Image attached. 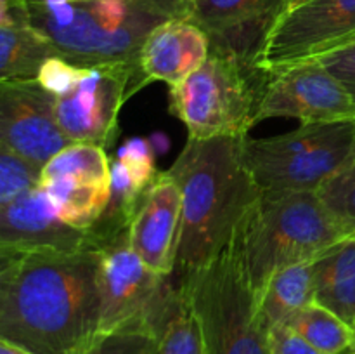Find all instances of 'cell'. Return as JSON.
<instances>
[{
    "mask_svg": "<svg viewBox=\"0 0 355 354\" xmlns=\"http://www.w3.org/2000/svg\"><path fill=\"white\" fill-rule=\"evenodd\" d=\"M101 248L0 250V339L35 354H82L101 333Z\"/></svg>",
    "mask_w": 355,
    "mask_h": 354,
    "instance_id": "obj_1",
    "label": "cell"
},
{
    "mask_svg": "<svg viewBox=\"0 0 355 354\" xmlns=\"http://www.w3.org/2000/svg\"><path fill=\"white\" fill-rule=\"evenodd\" d=\"M246 137L187 139L182 153L166 170L182 193V231L172 274L175 285L229 245L260 196L245 163Z\"/></svg>",
    "mask_w": 355,
    "mask_h": 354,
    "instance_id": "obj_2",
    "label": "cell"
},
{
    "mask_svg": "<svg viewBox=\"0 0 355 354\" xmlns=\"http://www.w3.org/2000/svg\"><path fill=\"white\" fill-rule=\"evenodd\" d=\"M26 9L59 58L92 69L141 65L148 35L177 17L144 0H26Z\"/></svg>",
    "mask_w": 355,
    "mask_h": 354,
    "instance_id": "obj_3",
    "label": "cell"
},
{
    "mask_svg": "<svg viewBox=\"0 0 355 354\" xmlns=\"http://www.w3.org/2000/svg\"><path fill=\"white\" fill-rule=\"evenodd\" d=\"M347 231L314 191L260 193L236 231V245L257 297L277 271L311 262Z\"/></svg>",
    "mask_w": 355,
    "mask_h": 354,
    "instance_id": "obj_4",
    "label": "cell"
},
{
    "mask_svg": "<svg viewBox=\"0 0 355 354\" xmlns=\"http://www.w3.org/2000/svg\"><path fill=\"white\" fill-rule=\"evenodd\" d=\"M179 287L200 323L205 354H272L270 330L259 312L234 236Z\"/></svg>",
    "mask_w": 355,
    "mask_h": 354,
    "instance_id": "obj_5",
    "label": "cell"
},
{
    "mask_svg": "<svg viewBox=\"0 0 355 354\" xmlns=\"http://www.w3.org/2000/svg\"><path fill=\"white\" fill-rule=\"evenodd\" d=\"M267 75L252 61L210 49L207 61L170 87V111L187 128L189 139L248 135L257 124Z\"/></svg>",
    "mask_w": 355,
    "mask_h": 354,
    "instance_id": "obj_6",
    "label": "cell"
},
{
    "mask_svg": "<svg viewBox=\"0 0 355 354\" xmlns=\"http://www.w3.org/2000/svg\"><path fill=\"white\" fill-rule=\"evenodd\" d=\"M355 148V118L302 124L283 135L245 141V163L260 193H318Z\"/></svg>",
    "mask_w": 355,
    "mask_h": 354,
    "instance_id": "obj_7",
    "label": "cell"
},
{
    "mask_svg": "<svg viewBox=\"0 0 355 354\" xmlns=\"http://www.w3.org/2000/svg\"><path fill=\"white\" fill-rule=\"evenodd\" d=\"M101 332L139 325L162 339L186 301L172 276L149 269L128 243V231L101 246Z\"/></svg>",
    "mask_w": 355,
    "mask_h": 354,
    "instance_id": "obj_8",
    "label": "cell"
},
{
    "mask_svg": "<svg viewBox=\"0 0 355 354\" xmlns=\"http://www.w3.org/2000/svg\"><path fill=\"white\" fill-rule=\"evenodd\" d=\"M355 40V0H311L281 14L263 37L253 66L270 76Z\"/></svg>",
    "mask_w": 355,
    "mask_h": 354,
    "instance_id": "obj_9",
    "label": "cell"
},
{
    "mask_svg": "<svg viewBox=\"0 0 355 354\" xmlns=\"http://www.w3.org/2000/svg\"><path fill=\"white\" fill-rule=\"evenodd\" d=\"M146 83L149 82L141 65L90 69L68 92L54 96L58 125L71 142H87L106 149L118 134L121 106Z\"/></svg>",
    "mask_w": 355,
    "mask_h": 354,
    "instance_id": "obj_10",
    "label": "cell"
},
{
    "mask_svg": "<svg viewBox=\"0 0 355 354\" xmlns=\"http://www.w3.org/2000/svg\"><path fill=\"white\" fill-rule=\"evenodd\" d=\"M40 187L59 217L78 229H92L111 196V162L106 149L73 142L42 170Z\"/></svg>",
    "mask_w": 355,
    "mask_h": 354,
    "instance_id": "obj_11",
    "label": "cell"
},
{
    "mask_svg": "<svg viewBox=\"0 0 355 354\" xmlns=\"http://www.w3.org/2000/svg\"><path fill=\"white\" fill-rule=\"evenodd\" d=\"M297 118L302 124L355 118V103L345 87L319 61L286 66L267 78L257 124L267 118Z\"/></svg>",
    "mask_w": 355,
    "mask_h": 354,
    "instance_id": "obj_12",
    "label": "cell"
},
{
    "mask_svg": "<svg viewBox=\"0 0 355 354\" xmlns=\"http://www.w3.org/2000/svg\"><path fill=\"white\" fill-rule=\"evenodd\" d=\"M0 144L44 167L73 144L58 125L54 96L35 82H0Z\"/></svg>",
    "mask_w": 355,
    "mask_h": 354,
    "instance_id": "obj_13",
    "label": "cell"
},
{
    "mask_svg": "<svg viewBox=\"0 0 355 354\" xmlns=\"http://www.w3.org/2000/svg\"><path fill=\"white\" fill-rule=\"evenodd\" d=\"M101 248L92 229H78L58 215L40 186L0 203V250L82 252Z\"/></svg>",
    "mask_w": 355,
    "mask_h": 354,
    "instance_id": "obj_14",
    "label": "cell"
},
{
    "mask_svg": "<svg viewBox=\"0 0 355 354\" xmlns=\"http://www.w3.org/2000/svg\"><path fill=\"white\" fill-rule=\"evenodd\" d=\"M182 231V193L168 172H159L128 226V243L139 259L162 276H172Z\"/></svg>",
    "mask_w": 355,
    "mask_h": 354,
    "instance_id": "obj_15",
    "label": "cell"
},
{
    "mask_svg": "<svg viewBox=\"0 0 355 354\" xmlns=\"http://www.w3.org/2000/svg\"><path fill=\"white\" fill-rule=\"evenodd\" d=\"M290 0H196L187 19L210 37L211 49L253 62L263 37Z\"/></svg>",
    "mask_w": 355,
    "mask_h": 354,
    "instance_id": "obj_16",
    "label": "cell"
},
{
    "mask_svg": "<svg viewBox=\"0 0 355 354\" xmlns=\"http://www.w3.org/2000/svg\"><path fill=\"white\" fill-rule=\"evenodd\" d=\"M159 176L155 148L148 139L132 137L111 160V196L92 233L101 246L128 231L142 198Z\"/></svg>",
    "mask_w": 355,
    "mask_h": 354,
    "instance_id": "obj_17",
    "label": "cell"
},
{
    "mask_svg": "<svg viewBox=\"0 0 355 354\" xmlns=\"http://www.w3.org/2000/svg\"><path fill=\"white\" fill-rule=\"evenodd\" d=\"M210 37L186 17L158 24L141 49V68L148 82L170 87L196 71L210 56Z\"/></svg>",
    "mask_w": 355,
    "mask_h": 354,
    "instance_id": "obj_18",
    "label": "cell"
},
{
    "mask_svg": "<svg viewBox=\"0 0 355 354\" xmlns=\"http://www.w3.org/2000/svg\"><path fill=\"white\" fill-rule=\"evenodd\" d=\"M315 302L355 326V233L312 260Z\"/></svg>",
    "mask_w": 355,
    "mask_h": 354,
    "instance_id": "obj_19",
    "label": "cell"
},
{
    "mask_svg": "<svg viewBox=\"0 0 355 354\" xmlns=\"http://www.w3.org/2000/svg\"><path fill=\"white\" fill-rule=\"evenodd\" d=\"M54 56L51 42L30 21L0 23V82H35Z\"/></svg>",
    "mask_w": 355,
    "mask_h": 354,
    "instance_id": "obj_20",
    "label": "cell"
},
{
    "mask_svg": "<svg viewBox=\"0 0 355 354\" xmlns=\"http://www.w3.org/2000/svg\"><path fill=\"white\" fill-rule=\"evenodd\" d=\"M257 298L259 312L269 330L276 325H286L298 311L315 302L312 260L277 271Z\"/></svg>",
    "mask_w": 355,
    "mask_h": 354,
    "instance_id": "obj_21",
    "label": "cell"
},
{
    "mask_svg": "<svg viewBox=\"0 0 355 354\" xmlns=\"http://www.w3.org/2000/svg\"><path fill=\"white\" fill-rule=\"evenodd\" d=\"M286 325L324 354H347L354 347V326L318 302L298 311Z\"/></svg>",
    "mask_w": 355,
    "mask_h": 354,
    "instance_id": "obj_22",
    "label": "cell"
},
{
    "mask_svg": "<svg viewBox=\"0 0 355 354\" xmlns=\"http://www.w3.org/2000/svg\"><path fill=\"white\" fill-rule=\"evenodd\" d=\"M347 235L355 233V148L345 165L318 191Z\"/></svg>",
    "mask_w": 355,
    "mask_h": 354,
    "instance_id": "obj_23",
    "label": "cell"
},
{
    "mask_svg": "<svg viewBox=\"0 0 355 354\" xmlns=\"http://www.w3.org/2000/svg\"><path fill=\"white\" fill-rule=\"evenodd\" d=\"M159 339L139 325L101 332L82 354H158Z\"/></svg>",
    "mask_w": 355,
    "mask_h": 354,
    "instance_id": "obj_24",
    "label": "cell"
},
{
    "mask_svg": "<svg viewBox=\"0 0 355 354\" xmlns=\"http://www.w3.org/2000/svg\"><path fill=\"white\" fill-rule=\"evenodd\" d=\"M158 354H205L200 323L187 297L170 318L159 339Z\"/></svg>",
    "mask_w": 355,
    "mask_h": 354,
    "instance_id": "obj_25",
    "label": "cell"
},
{
    "mask_svg": "<svg viewBox=\"0 0 355 354\" xmlns=\"http://www.w3.org/2000/svg\"><path fill=\"white\" fill-rule=\"evenodd\" d=\"M42 169L0 144V203L40 186Z\"/></svg>",
    "mask_w": 355,
    "mask_h": 354,
    "instance_id": "obj_26",
    "label": "cell"
},
{
    "mask_svg": "<svg viewBox=\"0 0 355 354\" xmlns=\"http://www.w3.org/2000/svg\"><path fill=\"white\" fill-rule=\"evenodd\" d=\"M90 69L92 68H82V66L71 65L59 56H54L44 62L37 82L52 96H61L75 87L83 76L89 75Z\"/></svg>",
    "mask_w": 355,
    "mask_h": 354,
    "instance_id": "obj_27",
    "label": "cell"
},
{
    "mask_svg": "<svg viewBox=\"0 0 355 354\" xmlns=\"http://www.w3.org/2000/svg\"><path fill=\"white\" fill-rule=\"evenodd\" d=\"M343 87L355 103V40L315 58Z\"/></svg>",
    "mask_w": 355,
    "mask_h": 354,
    "instance_id": "obj_28",
    "label": "cell"
},
{
    "mask_svg": "<svg viewBox=\"0 0 355 354\" xmlns=\"http://www.w3.org/2000/svg\"><path fill=\"white\" fill-rule=\"evenodd\" d=\"M270 353L272 354H324L309 344L288 325H276L270 328Z\"/></svg>",
    "mask_w": 355,
    "mask_h": 354,
    "instance_id": "obj_29",
    "label": "cell"
},
{
    "mask_svg": "<svg viewBox=\"0 0 355 354\" xmlns=\"http://www.w3.org/2000/svg\"><path fill=\"white\" fill-rule=\"evenodd\" d=\"M0 354H35V353L17 346V344L9 342V340L0 339Z\"/></svg>",
    "mask_w": 355,
    "mask_h": 354,
    "instance_id": "obj_30",
    "label": "cell"
},
{
    "mask_svg": "<svg viewBox=\"0 0 355 354\" xmlns=\"http://www.w3.org/2000/svg\"><path fill=\"white\" fill-rule=\"evenodd\" d=\"M196 2V0H180V3H182V7L186 9L187 12V17H189V12H191V7H193V3Z\"/></svg>",
    "mask_w": 355,
    "mask_h": 354,
    "instance_id": "obj_31",
    "label": "cell"
},
{
    "mask_svg": "<svg viewBox=\"0 0 355 354\" xmlns=\"http://www.w3.org/2000/svg\"><path fill=\"white\" fill-rule=\"evenodd\" d=\"M305 2H311V0H290V3H288V9H293V7L302 6V3H305ZM286 10H284V12H286Z\"/></svg>",
    "mask_w": 355,
    "mask_h": 354,
    "instance_id": "obj_32",
    "label": "cell"
},
{
    "mask_svg": "<svg viewBox=\"0 0 355 354\" xmlns=\"http://www.w3.org/2000/svg\"><path fill=\"white\" fill-rule=\"evenodd\" d=\"M354 330H355V326H354ZM349 354H355V342H354V347H352V349L349 351Z\"/></svg>",
    "mask_w": 355,
    "mask_h": 354,
    "instance_id": "obj_33",
    "label": "cell"
},
{
    "mask_svg": "<svg viewBox=\"0 0 355 354\" xmlns=\"http://www.w3.org/2000/svg\"><path fill=\"white\" fill-rule=\"evenodd\" d=\"M347 354H349V353H347Z\"/></svg>",
    "mask_w": 355,
    "mask_h": 354,
    "instance_id": "obj_34",
    "label": "cell"
}]
</instances>
